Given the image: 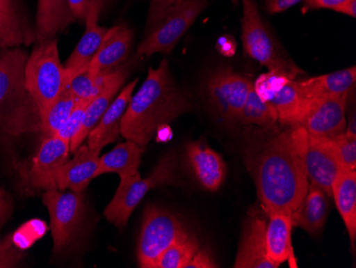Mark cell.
I'll list each match as a JSON object with an SVG mask.
<instances>
[{"label":"cell","instance_id":"cell-13","mask_svg":"<svg viewBox=\"0 0 356 268\" xmlns=\"http://www.w3.org/2000/svg\"><path fill=\"white\" fill-rule=\"evenodd\" d=\"M305 168L309 182L332 197V185L336 177L343 171L334 140L309 135Z\"/></svg>","mask_w":356,"mask_h":268},{"label":"cell","instance_id":"cell-31","mask_svg":"<svg viewBox=\"0 0 356 268\" xmlns=\"http://www.w3.org/2000/svg\"><path fill=\"white\" fill-rule=\"evenodd\" d=\"M201 248L193 234L174 243L168 248L158 261L157 268H185L188 262Z\"/></svg>","mask_w":356,"mask_h":268},{"label":"cell","instance_id":"cell-42","mask_svg":"<svg viewBox=\"0 0 356 268\" xmlns=\"http://www.w3.org/2000/svg\"><path fill=\"white\" fill-rule=\"evenodd\" d=\"M236 47H237V44H236L235 40L232 37H229V36H222L218 40V51L222 55L225 56V57H232V56L235 55Z\"/></svg>","mask_w":356,"mask_h":268},{"label":"cell","instance_id":"cell-2","mask_svg":"<svg viewBox=\"0 0 356 268\" xmlns=\"http://www.w3.org/2000/svg\"><path fill=\"white\" fill-rule=\"evenodd\" d=\"M191 110L189 97L176 83L169 61L163 59L158 68L149 70L145 81L133 94L122 118L121 135L145 148L159 127Z\"/></svg>","mask_w":356,"mask_h":268},{"label":"cell","instance_id":"cell-1","mask_svg":"<svg viewBox=\"0 0 356 268\" xmlns=\"http://www.w3.org/2000/svg\"><path fill=\"white\" fill-rule=\"evenodd\" d=\"M309 134L300 125L247 145L245 163L266 212L293 214L309 189L305 153Z\"/></svg>","mask_w":356,"mask_h":268},{"label":"cell","instance_id":"cell-40","mask_svg":"<svg viewBox=\"0 0 356 268\" xmlns=\"http://www.w3.org/2000/svg\"><path fill=\"white\" fill-rule=\"evenodd\" d=\"M303 1L304 0H265L266 10L271 14L282 13Z\"/></svg>","mask_w":356,"mask_h":268},{"label":"cell","instance_id":"cell-24","mask_svg":"<svg viewBox=\"0 0 356 268\" xmlns=\"http://www.w3.org/2000/svg\"><path fill=\"white\" fill-rule=\"evenodd\" d=\"M69 0H39L35 15V42L56 39L75 23Z\"/></svg>","mask_w":356,"mask_h":268},{"label":"cell","instance_id":"cell-23","mask_svg":"<svg viewBox=\"0 0 356 268\" xmlns=\"http://www.w3.org/2000/svg\"><path fill=\"white\" fill-rule=\"evenodd\" d=\"M96 17H88L86 19V30L83 37L78 42L73 53L64 63L65 74V87L78 74L83 73L89 69L90 63L94 56L99 52L102 42L105 38L109 28L104 27L99 24Z\"/></svg>","mask_w":356,"mask_h":268},{"label":"cell","instance_id":"cell-17","mask_svg":"<svg viewBox=\"0 0 356 268\" xmlns=\"http://www.w3.org/2000/svg\"><path fill=\"white\" fill-rule=\"evenodd\" d=\"M129 70H131L129 65L124 63L119 69L108 75L107 81L102 88L101 92L86 107L79 131L72 139L71 145H71V152L74 153L80 145H83L92 129L95 127L96 124L99 123L106 110L117 97L118 93L125 84Z\"/></svg>","mask_w":356,"mask_h":268},{"label":"cell","instance_id":"cell-11","mask_svg":"<svg viewBox=\"0 0 356 268\" xmlns=\"http://www.w3.org/2000/svg\"><path fill=\"white\" fill-rule=\"evenodd\" d=\"M71 147L61 138H43L35 156L23 173L24 183L35 191L57 188V173L70 159Z\"/></svg>","mask_w":356,"mask_h":268},{"label":"cell","instance_id":"cell-38","mask_svg":"<svg viewBox=\"0 0 356 268\" xmlns=\"http://www.w3.org/2000/svg\"><path fill=\"white\" fill-rule=\"evenodd\" d=\"M218 267L213 255L207 249L200 248L191 258L185 268H215Z\"/></svg>","mask_w":356,"mask_h":268},{"label":"cell","instance_id":"cell-26","mask_svg":"<svg viewBox=\"0 0 356 268\" xmlns=\"http://www.w3.org/2000/svg\"><path fill=\"white\" fill-rule=\"evenodd\" d=\"M145 148L127 140L125 143L99 156L96 178L106 173H117L120 179L134 177L139 173L140 164Z\"/></svg>","mask_w":356,"mask_h":268},{"label":"cell","instance_id":"cell-39","mask_svg":"<svg viewBox=\"0 0 356 268\" xmlns=\"http://www.w3.org/2000/svg\"><path fill=\"white\" fill-rule=\"evenodd\" d=\"M13 213V199L5 188L0 187V229L7 223Z\"/></svg>","mask_w":356,"mask_h":268},{"label":"cell","instance_id":"cell-33","mask_svg":"<svg viewBox=\"0 0 356 268\" xmlns=\"http://www.w3.org/2000/svg\"><path fill=\"white\" fill-rule=\"evenodd\" d=\"M291 79L295 78L290 77L287 74L281 73V72L269 71L256 78L255 83L253 84V89L258 94V97L270 103L277 95V92Z\"/></svg>","mask_w":356,"mask_h":268},{"label":"cell","instance_id":"cell-45","mask_svg":"<svg viewBox=\"0 0 356 268\" xmlns=\"http://www.w3.org/2000/svg\"><path fill=\"white\" fill-rule=\"evenodd\" d=\"M232 1H233L234 3H238V1H239V0H232Z\"/></svg>","mask_w":356,"mask_h":268},{"label":"cell","instance_id":"cell-30","mask_svg":"<svg viewBox=\"0 0 356 268\" xmlns=\"http://www.w3.org/2000/svg\"><path fill=\"white\" fill-rule=\"evenodd\" d=\"M76 101L69 88L65 87L56 100L55 103L48 109L46 115L42 119L41 133L42 137L49 138L57 135L67 120L71 116L75 108Z\"/></svg>","mask_w":356,"mask_h":268},{"label":"cell","instance_id":"cell-41","mask_svg":"<svg viewBox=\"0 0 356 268\" xmlns=\"http://www.w3.org/2000/svg\"><path fill=\"white\" fill-rule=\"evenodd\" d=\"M346 0H304V11L311 10L329 9L334 10Z\"/></svg>","mask_w":356,"mask_h":268},{"label":"cell","instance_id":"cell-21","mask_svg":"<svg viewBox=\"0 0 356 268\" xmlns=\"http://www.w3.org/2000/svg\"><path fill=\"white\" fill-rule=\"evenodd\" d=\"M330 196L309 182V189L299 207L291 214L293 227H299L313 237H319L330 211Z\"/></svg>","mask_w":356,"mask_h":268},{"label":"cell","instance_id":"cell-22","mask_svg":"<svg viewBox=\"0 0 356 268\" xmlns=\"http://www.w3.org/2000/svg\"><path fill=\"white\" fill-rule=\"evenodd\" d=\"M266 223V253L267 258L279 267L284 262L293 259V221L291 214L283 211H269Z\"/></svg>","mask_w":356,"mask_h":268},{"label":"cell","instance_id":"cell-19","mask_svg":"<svg viewBox=\"0 0 356 268\" xmlns=\"http://www.w3.org/2000/svg\"><path fill=\"white\" fill-rule=\"evenodd\" d=\"M266 221L259 214L250 215L242 230L236 268H277L266 253Z\"/></svg>","mask_w":356,"mask_h":268},{"label":"cell","instance_id":"cell-43","mask_svg":"<svg viewBox=\"0 0 356 268\" xmlns=\"http://www.w3.org/2000/svg\"><path fill=\"white\" fill-rule=\"evenodd\" d=\"M333 11L338 12V13L345 14L348 17H356V0H346L341 5L336 7Z\"/></svg>","mask_w":356,"mask_h":268},{"label":"cell","instance_id":"cell-27","mask_svg":"<svg viewBox=\"0 0 356 268\" xmlns=\"http://www.w3.org/2000/svg\"><path fill=\"white\" fill-rule=\"evenodd\" d=\"M332 197L349 233L352 250L356 239V170H343L332 185Z\"/></svg>","mask_w":356,"mask_h":268},{"label":"cell","instance_id":"cell-37","mask_svg":"<svg viewBox=\"0 0 356 268\" xmlns=\"http://www.w3.org/2000/svg\"><path fill=\"white\" fill-rule=\"evenodd\" d=\"M87 105V103H83V102H77L76 103L75 108L72 111L69 119L62 125L61 129H59L57 135H56L57 137L61 138L64 141H67V143L71 145L72 139L75 137L76 134L79 131Z\"/></svg>","mask_w":356,"mask_h":268},{"label":"cell","instance_id":"cell-32","mask_svg":"<svg viewBox=\"0 0 356 268\" xmlns=\"http://www.w3.org/2000/svg\"><path fill=\"white\" fill-rule=\"evenodd\" d=\"M108 75L94 78L90 75L87 70V71L75 76L67 87L73 94L76 101L89 104L101 92L102 88L107 81Z\"/></svg>","mask_w":356,"mask_h":268},{"label":"cell","instance_id":"cell-16","mask_svg":"<svg viewBox=\"0 0 356 268\" xmlns=\"http://www.w3.org/2000/svg\"><path fill=\"white\" fill-rule=\"evenodd\" d=\"M35 43L25 0H0V49Z\"/></svg>","mask_w":356,"mask_h":268},{"label":"cell","instance_id":"cell-18","mask_svg":"<svg viewBox=\"0 0 356 268\" xmlns=\"http://www.w3.org/2000/svg\"><path fill=\"white\" fill-rule=\"evenodd\" d=\"M138 81L139 79L137 78L126 85L110 104L99 123L96 124L95 127L88 136L87 145L90 149L101 153L104 148L107 147L110 143H115L121 135L122 118L125 113L128 104L131 102Z\"/></svg>","mask_w":356,"mask_h":268},{"label":"cell","instance_id":"cell-15","mask_svg":"<svg viewBox=\"0 0 356 268\" xmlns=\"http://www.w3.org/2000/svg\"><path fill=\"white\" fill-rule=\"evenodd\" d=\"M186 159L194 179L206 191L215 193L221 187L227 173L223 157L202 141L186 147Z\"/></svg>","mask_w":356,"mask_h":268},{"label":"cell","instance_id":"cell-4","mask_svg":"<svg viewBox=\"0 0 356 268\" xmlns=\"http://www.w3.org/2000/svg\"><path fill=\"white\" fill-rule=\"evenodd\" d=\"M208 0H181L175 3L152 1L147 33L137 55L170 54L207 8Z\"/></svg>","mask_w":356,"mask_h":268},{"label":"cell","instance_id":"cell-8","mask_svg":"<svg viewBox=\"0 0 356 268\" xmlns=\"http://www.w3.org/2000/svg\"><path fill=\"white\" fill-rule=\"evenodd\" d=\"M177 183V161L173 154H168L145 179H142L140 173L120 179L115 197L106 207L104 216L110 223L122 230L149 191Z\"/></svg>","mask_w":356,"mask_h":268},{"label":"cell","instance_id":"cell-44","mask_svg":"<svg viewBox=\"0 0 356 268\" xmlns=\"http://www.w3.org/2000/svg\"><path fill=\"white\" fill-rule=\"evenodd\" d=\"M152 1L160 3H178V1H181V0H152Z\"/></svg>","mask_w":356,"mask_h":268},{"label":"cell","instance_id":"cell-25","mask_svg":"<svg viewBox=\"0 0 356 268\" xmlns=\"http://www.w3.org/2000/svg\"><path fill=\"white\" fill-rule=\"evenodd\" d=\"M355 81L356 68L354 65L325 75L297 79L302 93L311 101L319 97H337L350 93Z\"/></svg>","mask_w":356,"mask_h":268},{"label":"cell","instance_id":"cell-34","mask_svg":"<svg viewBox=\"0 0 356 268\" xmlns=\"http://www.w3.org/2000/svg\"><path fill=\"white\" fill-rule=\"evenodd\" d=\"M76 21L83 22L88 17L99 19L111 0H69Z\"/></svg>","mask_w":356,"mask_h":268},{"label":"cell","instance_id":"cell-3","mask_svg":"<svg viewBox=\"0 0 356 268\" xmlns=\"http://www.w3.org/2000/svg\"><path fill=\"white\" fill-rule=\"evenodd\" d=\"M28 54L21 46L0 49V136L40 133L42 119L25 81Z\"/></svg>","mask_w":356,"mask_h":268},{"label":"cell","instance_id":"cell-28","mask_svg":"<svg viewBox=\"0 0 356 268\" xmlns=\"http://www.w3.org/2000/svg\"><path fill=\"white\" fill-rule=\"evenodd\" d=\"M277 111V120L283 125H299L309 109L311 100L302 93L297 79L288 81L270 102Z\"/></svg>","mask_w":356,"mask_h":268},{"label":"cell","instance_id":"cell-7","mask_svg":"<svg viewBox=\"0 0 356 268\" xmlns=\"http://www.w3.org/2000/svg\"><path fill=\"white\" fill-rule=\"evenodd\" d=\"M242 5L241 39L245 54L269 71L281 72L297 79L303 74L288 57L272 35L254 0H239Z\"/></svg>","mask_w":356,"mask_h":268},{"label":"cell","instance_id":"cell-35","mask_svg":"<svg viewBox=\"0 0 356 268\" xmlns=\"http://www.w3.org/2000/svg\"><path fill=\"white\" fill-rule=\"evenodd\" d=\"M333 140L343 170H356V137L343 133Z\"/></svg>","mask_w":356,"mask_h":268},{"label":"cell","instance_id":"cell-29","mask_svg":"<svg viewBox=\"0 0 356 268\" xmlns=\"http://www.w3.org/2000/svg\"><path fill=\"white\" fill-rule=\"evenodd\" d=\"M277 122L279 120H277V111L272 104L258 97V94L252 87L247 101L238 118V123L257 125L263 129H272L277 126Z\"/></svg>","mask_w":356,"mask_h":268},{"label":"cell","instance_id":"cell-10","mask_svg":"<svg viewBox=\"0 0 356 268\" xmlns=\"http://www.w3.org/2000/svg\"><path fill=\"white\" fill-rule=\"evenodd\" d=\"M253 87L249 78L223 68L210 74L205 81V92L211 109L221 121L238 122L242 108Z\"/></svg>","mask_w":356,"mask_h":268},{"label":"cell","instance_id":"cell-36","mask_svg":"<svg viewBox=\"0 0 356 268\" xmlns=\"http://www.w3.org/2000/svg\"><path fill=\"white\" fill-rule=\"evenodd\" d=\"M26 258V252L14 244L11 235L0 237V268L19 267Z\"/></svg>","mask_w":356,"mask_h":268},{"label":"cell","instance_id":"cell-20","mask_svg":"<svg viewBox=\"0 0 356 268\" xmlns=\"http://www.w3.org/2000/svg\"><path fill=\"white\" fill-rule=\"evenodd\" d=\"M99 156V152L93 151L88 145H80L74 152L73 157L58 171V189L64 191L69 188L74 193L83 194L96 178Z\"/></svg>","mask_w":356,"mask_h":268},{"label":"cell","instance_id":"cell-9","mask_svg":"<svg viewBox=\"0 0 356 268\" xmlns=\"http://www.w3.org/2000/svg\"><path fill=\"white\" fill-rule=\"evenodd\" d=\"M186 226L175 214L157 205L144 210L138 243V263L142 268H157L163 252L179 239L190 235Z\"/></svg>","mask_w":356,"mask_h":268},{"label":"cell","instance_id":"cell-12","mask_svg":"<svg viewBox=\"0 0 356 268\" xmlns=\"http://www.w3.org/2000/svg\"><path fill=\"white\" fill-rule=\"evenodd\" d=\"M350 93L312 100L299 125L314 137L335 139L341 136L347 127L346 113Z\"/></svg>","mask_w":356,"mask_h":268},{"label":"cell","instance_id":"cell-5","mask_svg":"<svg viewBox=\"0 0 356 268\" xmlns=\"http://www.w3.org/2000/svg\"><path fill=\"white\" fill-rule=\"evenodd\" d=\"M42 201L51 216L54 255H71L86 235L87 205L83 193H63L56 188L46 191Z\"/></svg>","mask_w":356,"mask_h":268},{"label":"cell","instance_id":"cell-6","mask_svg":"<svg viewBox=\"0 0 356 268\" xmlns=\"http://www.w3.org/2000/svg\"><path fill=\"white\" fill-rule=\"evenodd\" d=\"M35 44L26 62L25 81L43 119L65 88V74L60 60L57 38Z\"/></svg>","mask_w":356,"mask_h":268},{"label":"cell","instance_id":"cell-14","mask_svg":"<svg viewBox=\"0 0 356 268\" xmlns=\"http://www.w3.org/2000/svg\"><path fill=\"white\" fill-rule=\"evenodd\" d=\"M133 41V31L127 26L109 28L99 52L90 63V75L94 78L103 77L122 67L131 53Z\"/></svg>","mask_w":356,"mask_h":268}]
</instances>
